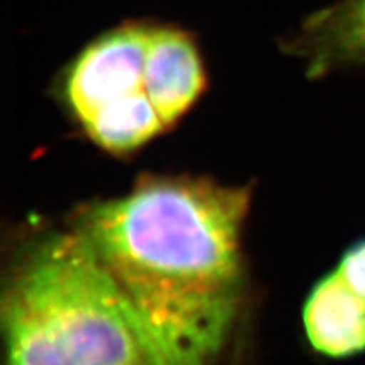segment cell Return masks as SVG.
<instances>
[{"instance_id":"1","label":"cell","mask_w":365,"mask_h":365,"mask_svg":"<svg viewBox=\"0 0 365 365\" xmlns=\"http://www.w3.org/2000/svg\"><path fill=\"white\" fill-rule=\"evenodd\" d=\"M248 187L145 175L76 221L127 307L150 365H209L242 294Z\"/></svg>"},{"instance_id":"2","label":"cell","mask_w":365,"mask_h":365,"mask_svg":"<svg viewBox=\"0 0 365 365\" xmlns=\"http://www.w3.org/2000/svg\"><path fill=\"white\" fill-rule=\"evenodd\" d=\"M4 317L9 365H150L116 284L76 230L34 251Z\"/></svg>"},{"instance_id":"3","label":"cell","mask_w":365,"mask_h":365,"mask_svg":"<svg viewBox=\"0 0 365 365\" xmlns=\"http://www.w3.org/2000/svg\"><path fill=\"white\" fill-rule=\"evenodd\" d=\"M154 23L155 17H133L101 31L55 73L52 95L84 133L122 122H163L151 99Z\"/></svg>"},{"instance_id":"4","label":"cell","mask_w":365,"mask_h":365,"mask_svg":"<svg viewBox=\"0 0 365 365\" xmlns=\"http://www.w3.org/2000/svg\"><path fill=\"white\" fill-rule=\"evenodd\" d=\"M284 55L304 63L318 79L365 66V0H336L307 16L295 32L279 40Z\"/></svg>"},{"instance_id":"5","label":"cell","mask_w":365,"mask_h":365,"mask_svg":"<svg viewBox=\"0 0 365 365\" xmlns=\"http://www.w3.org/2000/svg\"><path fill=\"white\" fill-rule=\"evenodd\" d=\"M303 326L311 347L330 359L365 353V303L334 269L312 287L303 306Z\"/></svg>"},{"instance_id":"6","label":"cell","mask_w":365,"mask_h":365,"mask_svg":"<svg viewBox=\"0 0 365 365\" xmlns=\"http://www.w3.org/2000/svg\"><path fill=\"white\" fill-rule=\"evenodd\" d=\"M335 271L365 303V237L353 242L341 255Z\"/></svg>"}]
</instances>
